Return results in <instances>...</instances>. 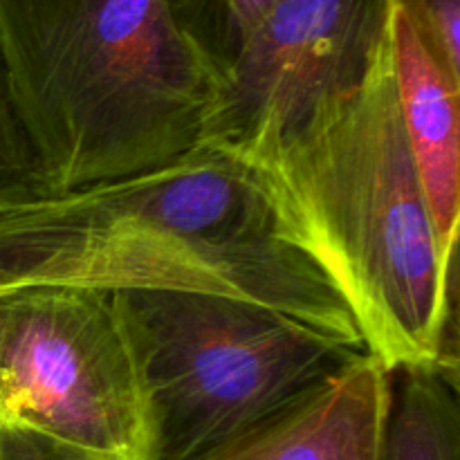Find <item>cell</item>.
I'll list each match as a JSON object with an SVG mask.
<instances>
[{
  "instance_id": "cell-6",
  "label": "cell",
  "mask_w": 460,
  "mask_h": 460,
  "mask_svg": "<svg viewBox=\"0 0 460 460\" xmlns=\"http://www.w3.org/2000/svg\"><path fill=\"white\" fill-rule=\"evenodd\" d=\"M389 12L391 0H279L220 75L198 146L241 162L272 146L362 79Z\"/></svg>"
},
{
  "instance_id": "cell-4",
  "label": "cell",
  "mask_w": 460,
  "mask_h": 460,
  "mask_svg": "<svg viewBox=\"0 0 460 460\" xmlns=\"http://www.w3.org/2000/svg\"><path fill=\"white\" fill-rule=\"evenodd\" d=\"M146 460H198L358 359L277 310L198 292H112Z\"/></svg>"
},
{
  "instance_id": "cell-2",
  "label": "cell",
  "mask_w": 460,
  "mask_h": 460,
  "mask_svg": "<svg viewBox=\"0 0 460 460\" xmlns=\"http://www.w3.org/2000/svg\"><path fill=\"white\" fill-rule=\"evenodd\" d=\"M283 243L328 279L386 371L458 376L456 256L436 236L400 119L389 30L362 79L245 160Z\"/></svg>"
},
{
  "instance_id": "cell-11",
  "label": "cell",
  "mask_w": 460,
  "mask_h": 460,
  "mask_svg": "<svg viewBox=\"0 0 460 460\" xmlns=\"http://www.w3.org/2000/svg\"><path fill=\"white\" fill-rule=\"evenodd\" d=\"M438 66L460 81V0H394Z\"/></svg>"
},
{
  "instance_id": "cell-1",
  "label": "cell",
  "mask_w": 460,
  "mask_h": 460,
  "mask_svg": "<svg viewBox=\"0 0 460 460\" xmlns=\"http://www.w3.org/2000/svg\"><path fill=\"white\" fill-rule=\"evenodd\" d=\"M30 288L229 296L367 353L335 288L279 238L250 166L205 146L126 178L0 193V295Z\"/></svg>"
},
{
  "instance_id": "cell-5",
  "label": "cell",
  "mask_w": 460,
  "mask_h": 460,
  "mask_svg": "<svg viewBox=\"0 0 460 460\" xmlns=\"http://www.w3.org/2000/svg\"><path fill=\"white\" fill-rule=\"evenodd\" d=\"M0 422L146 460L137 380L111 292L0 295Z\"/></svg>"
},
{
  "instance_id": "cell-3",
  "label": "cell",
  "mask_w": 460,
  "mask_h": 460,
  "mask_svg": "<svg viewBox=\"0 0 460 460\" xmlns=\"http://www.w3.org/2000/svg\"><path fill=\"white\" fill-rule=\"evenodd\" d=\"M0 57L54 191L193 151L218 85L166 0H0Z\"/></svg>"
},
{
  "instance_id": "cell-13",
  "label": "cell",
  "mask_w": 460,
  "mask_h": 460,
  "mask_svg": "<svg viewBox=\"0 0 460 460\" xmlns=\"http://www.w3.org/2000/svg\"><path fill=\"white\" fill-rule=\"evenodd\" d=\"M0 460H128L63 443L27 427L0 422Z\"/></svg>"
},
{
  "instance_id": "cell-10",
  "label": "cell",
  "mask_w": 460,
  "mask_h": 460,
  "mask_svg": "<svg viewBox=\"0 0 460 460\" xmlns=\"http://www.w3.org/2000/svg\"><path fill=\"white\" fill-rule=\"evenodd\" d=\"M173 21L216 81L234 63L247 36L279 0H166Z\"/></svg>"
},
{
  "instance_id": "cell-8",
  "label": "cell",
  "mask_w": 460,
  "mask_h": 460,
  "mask_svg": "<svg viewBox=\"0 0 460 460\" xmlns=\"http://www.w3.org/2000/svg\"><path fill=\"white\" fill-rule=\"evenodd\" d=\"M389 52L400 119L425 189L436 236L447 256L458 252L460 218V81L422 45L391 0Z\"/></svg>"
},
{
  "instance_id": "cell-7",
  "label": "cell",
  "mask_w": 460,
  "mask_h": 460,
  "mask_svg": "<svg viewBox=\"0 0 460 460\" xmlns=\"http://www.w3.org/2000/svg\"><path fill=\"white\" fill-rule=\"evenodd\" d=\"M391 373L368 353L198 460H382Z\"/></svg>"
},
{
  "instance_id": "cell-12",
  "label": "cell",
  "mask_w": 460,
  "mask_h": 460,
  "mask_svg": "<svg viewBox=\"0 0 460 460\" xmlns=\"http://www.w3.org/2000/svg\"><path fill=\"white\" fill-rule=\"evenodd\" d=\"M25 187H43V184L30 142L13 111L7 72L0 57V193Z\"/></svg>"
},
{
  "instance_id": "cell-9",
  "label": "cell",
  "mask_w": 460,
  "mask_h": 460,
  "mask_svg": "<svg viewBox=\"0 0 460 460\" xmlns=\"http://www.w3.org/2000/svg\"><path fill=\"white\" fill-rule=\"evenodd\" d=\"M382 460H460L458 376L436 367L391 371Z\"/></svg>"
}]
</instances>
